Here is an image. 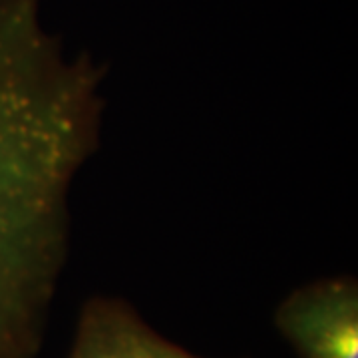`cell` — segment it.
<instances>
[{
  "label": "cell",
  "instance_id": "1",
  "mask_svg": "<svg viewBox=\"0 0 358 358\" xmlns=\"http://www.w3.org/2000/svg\"><path fill=\"white\" fill-rule=\"evenodd\" d=\"M106 66L68 56L40 0H0V358H38L70 247V195L98 154Z\"/></svg>",
  "mask_w": 358,
  "mask_h": 358
},
{
  "label": "cell",
  "instance_id": "2",
  "mask_svg": "<svg viewBox=\"0 0 358 358\" xmlns=\"http://www.w3.org/2000/svg\"><path fill=\"white\" fill-rule=\"evenodd\" d=\"M273 324L299 358H358V281L322 277L285 294Z\"/></svg>",
  "mask_w": 358,
  "mask_h": 358
},
{
  "label": "cell",
  "instance_id": "3",
  "mask_svg": "<svg viewBox=\"0 0 358 358\" xmlns=\"http://www.w3.org/2000/svg\"><path fill=\"white\" fill-rule=\"evenodd\" d=\"M68 358H205L155 331L129 301L94 294L80 307Z\"/></svg>",
  "mask_w": 358,
  "mask_h": 358
}]
</instances>
